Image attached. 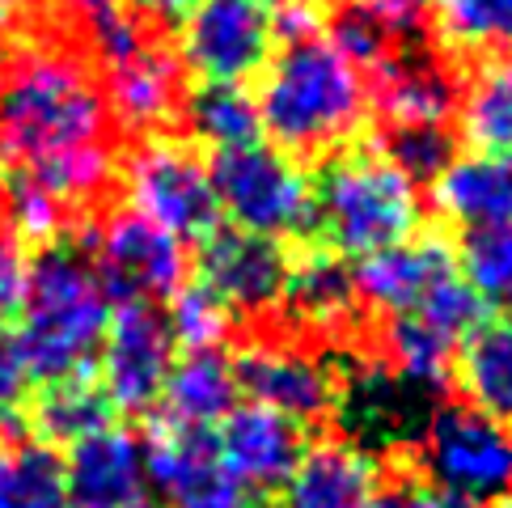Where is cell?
Masks as SVG:
<instances>
[{
  "label": "cell",
  "mask_w": 512,
  "mask_h": 508,
  "mask_svg": "<svg viewBox=\"0 0 512 508\" xmlns=\"http://www.w3.org/2000/svg\"><path fill=\"white\" fill-rule=\"evenodd\" d=\"M259 127L271 149L288 157H331L352 140L373 111L369 72H360L322 34L288 39L267 60L259 94Z\"/></svg>",
  "instance_id": "obj_1"
},
{
  "label": "cell",
  "mask_w": 512,
  "mask_h": 508,
  "mask_svg": "<svg viewBox=\"0 0 512 508\" xmlns=\"http://www.w3.org/2000/svg\"><path fill=\"white\" fill-rule=\"evenodd\" d=\"M17 314L22 322H17L13 339L30 381L56 386L72 377H94L115 310L81 238H60L34 250Z\"/></svg>",
  "instance_id": "obj_2"
},
{
  "label": "cell",
  "mask_w": 512,
  "mask_h": 508,
  "mask_svg": "<svg viewBox=\"0 0 512 508\" xmlns=\"http://www.w3.org/2000/svg\"><path fill=\"white\" fill-rule=\"evenodd\" d=\"M106 111L94 77L60 51H30L0 72V170H34L43 161L106 144Z\"/></svg>",
  "instance_id": "obj_3"
},
{
  "label": "cell",
  "mask_w": 512,
  "mask_h": 508,
  "mask_svg": "<svg viewBox=\"0 0 512 508\" xmlns=\"http://www.w3.org/2000/svg\"><path fill=\"white\" fill-rule=\"evenodd\" d=\"M314 187V246L335 250L339 259L369 254L407 242L419 229V191L398 166H390L373 144L322 157V170L309 178Z\"/></svg>",
  "instance_id": "obj_4"
},
{
  "label": "cell",
  "mask_w": 512,
  "mask_h": 508,
  "mask_svg": "<svg viewBox=\"0 0 512 508\" xmlns=\"http://www.w3.org/2000/svg\"><path fill=\"white\" fill-rule=\"evenodd\" d=\"M326 365L335 373L331 415L343 432L339 441L369 458H390L419 445L432 411L441 407V390L415 386L364 348H331Z\"/></svg>",
  "instance_id": "obj_5"
},
{
  "label": "cell",
  "mask_w": 512,
  "mask_h": 508,
  "mask_svg": "<svg viewBox=\"0 0 512 508\" xmlns=\"http://www.w3.org/2000/svg\"><path fill=\"white\" fill-rule=\"evenodd\" d=\"M419 475L436 492L466 508H491L512 500V424L474 411L470 403L441 398L424 437L415 445Z\"/></svg>",
  "instance_id": "obj_6"
},
{
  "label": "cell",
  "mask_w": 512,
  "mask_h": 508,
  "mask_svg": "<svg viewBox=\"0 0 512 508\" xmlns=\"http://www.w3.org/2000/svg\"><path fill=\"white\" fill-rule=\"evenodd\" d=\"M208 178L216 191V208L229 216L233 229L259 238H309L314 221V187L297 157L271 144H242V149L212 153Z\"/></svg>",
  "instance_id": "obj_7"
},
{
  "label": "cell",
  "mask_w": 512,
  "mask_h": 508,
  "mask_svg": "<svg viewBox=\"0 0 512 508\" xmlns=\"http://www.w3.org/2000/svg\"><path fill=\"white\" fill-rule=\"evenodd\" d=\"M123 187L140 216L170 229L178 242H204L221 229V208L208 178V161L191 144L149 136L123 161Z\"/></svg>",
  "instance_id": "obj_8"
},
{
  "label": "cell",
  "mask_w": 512,
  "mask_h": 508,
  "mask_svg": "<svg viewBox=\"0 0 512 508\" xmlns=\"http://www.w3.org/2000/svg\"><path fill=\"white\" fill-rule=\"evenodd\" d=\"M81 246L89 250V263L111 301L153 305L170 301L187 284V242H178L170 229L153 225L136 208L111 212L85 233Z\"/></svg>",
  "instance_id": "obj_9"
},
{
  "label": "cell",
  "mask_w": 512,
  "mask_h": 508,
  "mask_svg": "<svg viewBox=\"0 0 512 508\" xmlns=\"http://www.w3.org/2000/svg\"><path fill=\"white\" fill-rule=\"evenodd\" d=\"M276 39L271 0H199L178 26V64L199 81L242 85L267 68Z\"/></svg>",
  "instance_id": "obj_10"
},
{
  "label": "cell",
  "mask_w": 512,
  "mask_h": 508,
  "mask_svg": "<svg viewBox=\"0 0 512 508\" xmlns=\"http://www.w3.org/2000/svg\"><path fill=\"white\" fill-rule=\"evenodd\" d=\"M199 284L229 310V318L263 322L284 305L292 254L284 242L242 229H216L199 242Z\"/></svg>",
  "instance_id": "obj_11"
},
{
  "label": "cell",
  "mask_w": 512,
  "mask_h": 508,
  "mask_svg": "<svg viewBox=\"0 0 512 508\" xmlns=\"http://www.w3.org/2000/svg\"><path fill=\"white\" fill-rule=\"evenodd\" d=\"M174 365V335L166 314L153 305H123L111 318V331L102 339L94 381L111 398L115 415H140L161 403L166 377Z\"/></svg>",
  "instance_id": "obj_12"
},
{
  "label": "cell",
  "mask_w": 512,
  "mask_h": 508,
  "mask_svg": "<svg viewBox=\"0 0 512 508\" xmlns=\"http://www.w3.org/2000/svg\"><path fill=\"white\" fill-rule=\"evenodd\" d=\"M237 390L250 394V403L280 411L297 424H318L331 415L335 403V373L326 356L309 352L297 339H250L233 356Z\"/></svg>",
  "instance_id": "obj_13"
},
{
  "label": "cell",
  "mask_w": 512,
  "mask_h": 508,
  "mask_svg": "<svg viewBox=\"0 0 512 508\" xmlns=\"http://www.w3.org/2000/svg\"><path fill=\"white\" fill-rule=\"evenodd\" d=\"M280 310H288V326L301 339L314 335L331 348H364V335L373 331L356 293V271L326 246H309L292 259Z\"/></svg>",
  "instance_id": "obj_14"
},
{
  "label": "cell",
  "mask_w": 512,
  "mask_h": 508,
  "mask_svg": "<svg viewBox=\"0 0 512 508\" xmlns=\"http://www.w3.org/2000/svg\"><path fill=\"white\" fill-rule=\"evenodd\" d=\"M144 479L161 492L166 508H259L208 432L161 424L144 445Z\"/></svg>",
  "instance_id": "obj_15"
},
{
  "label": "cell",
  "mask_w": 512,
  "mask_h": 508,
  "mask_svg": "<svg viewBox=\"0 0 512 508\" xmlns=\"http://www.w3.org/2000/svg\"><path fill=\"white\" fill-rule=\"evenodd\" d=\"M462 81L466 72L428 39L373 72V106L381 123H453Z\"/></svg>",
  "instance_id": "obj_16"
},
{
  "label": "cell",
  "mask_w": 512,
  "mask_h": 508,
  "mask_svg": "<svg viewBox=\"0 0 512 508\" xmlns=\"http://www.w3.org/2000/svg\"><path fill=\"white\" fill-rule=\"evenodd\" d=\"M352 271H356V293L364 301V310L390 318V314L415 310L432 288L453 280L457 254L445 233L424 229V233H411L407 242L360 259V267H352Z\"/></svg>",
  "instance_id": "obj_17"
},
{
  "label": "cell",
  "mask_w": 512,
  "mask_h": 508,
  "mask_svg": "<svg viewBox=\"0 0 512 508\" xmlns=\"http://www.w3.org/2000/svg\"><path fill=\"white\" fill-rule=\"evenodd\" d=\"M212 441H216V453L225 458V466L250 492H276V487H284L309 449L305 424L288 420L280 411H267L259 403L233 407L216 424Z\"/></svg>",
  "instance_id": "obj_18"
},
{
  "label": "cell",
  "mask_w": 512,
  "mask_h": 508,
  "mask_svg": "<svg viewBox=\"0 0 512 508\" xmlns=\"http://www.w3.org/2000/svg\"><path fill=\"white\" fill-rule=\"evenodd\" d=\"M64 479L72 508H127L144 500V445L123 428H102L68 445Z\"/></svg>",
  "instance_id": "obj_19"
},
{
  "label": "cell",
  "mask_w": 512,
  "mask_h": 508,
  "mask_svg": "<svg viewBox=\"0 0 512 508\" xmlns=\"http://www.w3.org/2000/svg\"><path fill=\"white\" fill-rule=\"evenodd\" d=\"M432 204L449 225L479 233L512 225V153L453 157L432 183Z\"/></svg>",
  "instance_id": "obj_20"
},
{
  "label": "cell",
  "mask_w": 512,
  "mask_h": 508,
  "mask_svg": "<svg viewBox=\"0 0 512 508\" xmlns=\"http://www.w3.org/2000/svg\"><path fill=\"white\" fill-rule=\"evenodd\" d=\"M102 98H106V111L123 127L157 136L182 106V64L174 51L149 43L132 60L111 68Z\"/></svg>",
  "instance_id": "obj_21"
},
{
  "label": "cell",
  "mask_w": 512,
  "mask_h": 508,
  "mask_svg": "<svg viewBox=\"0 0 512 508\" xmlns=\"http://www.w3.org/2000/svg\"><path fill=\"white\" fill-rule=\"evenodd\" d=\"M381 483V462L347 441H318L284 483L280 508H369Z\"/></svg>",
  "instance_id": "obj_22"
},
{
  "label": "cell",
  "mask_w": 512,
  "mask_h": 508,
  "mask_svg": "<svg viewBox=\"0 0 512 508\" xmlns=\"http://www.w3.org/2000/svg\"><path fill=\"white\" fill-rule=\"evenodd\" d=\"M237 394L242 390H237L233 356H225L221 348H195L170 365L166 390H161V411L174 428L208 432L237 407Z\"/></svg>",
  "instance_id": "obj_23"
},
{
  "label": "cell",
  "mask_w": 512,
  "mask_h": 508,
  "mask_svg": "<svg viewBox=\"0 0 512 508\" xmlns=\"http://www.w3.org/2000/svg\"><path fill=\"white\" fill-rule=\"evenodd\" d=\"M453 381L462 403L512 424V318H483L457 343Z\"/></svg>",
  "instance_id": "obj_24"
},
{
  "label": "cell",
  "mask_w": 512,
  "mask_h": 508,
  "mask_svg": "<svg viewBox=\"0 0 512 508\" xmlns=\"http://www.w3.org/2000/svg\"><path fill=\"white\" fill-rule=\"evenodd\" d=\"M457 123L479 153H512V51L479 60L462 81Z\"/></svg>",
  "instance_id": "obj_25"
},
{
  "label": "cell",
  "mask_w": 512,
  "mask_h": 508,
  "mask_svg": "<svg viewBox=\"0 0 512 508\" xmlns=\"http://www.w3.org/2000/svg\"><path fill=\"white\" fill-rule=\"evenodd\" d=\"M178 115H182V123H187V136L195 144H208L212 153L242 149V144H254L263 136L254 98L242 85L199 81L191 94H182Z\"/></svg>",
  "instance_id": "obj_26"
},
{
  "label": "cell",
  "mask_w": 512,
  "mask_h": 508,
  "mask_svg": "<svg viewBox=\"0 0 512 508\" xmlns=\"http://www.w3.org/2000/svg\"><path fill=\"white\" fill-rule=\"evenodd\" d=\"M111 420H115V407L94 377H72V381H56V386H43V394L30 407L34 441H43L51 449L94 437V432L111 428Z\"/></svg>",
  "instance_id": "obj_27"
},
{
  "label": "cell",
  "mask_w": 512,
  "mask_h": 508,
  "mask_svg": "<svg viewBox=\"0 0 512 508\" xmlns=\"http://www.w3.org/2000/svg\"><path fill=\"white\" fill-rule=\"evenodd\" d=\"M0 508H72L60 453L34 437L0 445Z\"/></svg>",
  "instance_id": "obj_28"
},
{
  "label": "cell",
  "mask_w": 512,
  "mask_h": 508,
  "mask_svg": "<svg viewBox=\"0 0 512 508\" xmlns=\"http://www.w3.org/2000/svg\"><path fill=\"white\" fill-rule=\"evenodd\" d=\"M436 47L453 60L504 56L512 51V0H441Z\"/></svg>",
  "instance_id": "obj_29"
},
{
  "label": "cell",
  "mask_w": 512,
  "mask_h": 508,
  "mask_svg": "<svg viewBox=\"0 0 512 508\" xmlns=\"http://www.w3.org/2000/svg\"><path fill=\"white\" fill-rule=\"evenodd\" d=\"M373 149L419 187L445 174V166L462 149V136L453 123H381Z\"/></svg>",
  "instance_id": "obj_30"
},
{
  "label": "cell",
  "mask_w": 512,
  "mask_h": 508,
  "mask_svg": "<svg viewBox=\"0 0 512 508\" xmlns=\"http://www.w3.org/2000/svg\"><path fill=\"white\" fill-rule=\"evenodd\" d=\"M64 9L72 13V22L81 26L89 51H94L106 68L132 60L136 51L153 43L149 34H144V22L127 9V0H64Z\"/></svg>",
  "instance_id": "obj_31"
},
{
  "label": "cell",
  "mask_w": 512,
  "mask_h": 508,
  "mask_svg": "<svg viewBox=\"0 0 512 508\" xmlns=\"http://www.w3.org/2000/svg\"><path fill=\"white\" fill-rule=\"evenodd\" d=\"M0 208H5V221H9V238L13 242H30V246L60 242L68 208L47 187L34 183L30 174H22V170H0Z\"/></svg>",
  "instance_id": "obj_32"
},
{
  "label": "cell",
  "mask_w": 512,
  "mask_h": 508,
  "mask_svg": "<svg viewBox=\"0 0 512 508\" xmlns=\"http://www.w3.org/2000/svg\"><path fill=\"white\" fill-rule=\"evenodd\" d=\"M462 280L491 310H512V225L466 233L457 250Z\"/></svg>",
  "instance_id": "obj_33"
},
{
  "label": "cell",
  "mask_w": 512,
  "mask_h": 508,
  "mask_svg": "<svg viewBox=\"0 0 512 508\" xmlns=\"http://www.w3.org/2000/svg\"><path fill=\"white\" fill-rule=\"evenodd\" d=\"M229 310L216 301L204 284H182L178 293L166 301V326L174 343H182L187 352L195 348H221V339L229 335Z\"/></svg>",
  "instance_id": "obj_34"
},
{
  "label": "cell",
  "mask_w": 512,
  "mask_h": 508,
  "mask_svg": "<svg viewBox=\"0 0 512 508\" xmlns=\"http://www.w3.org/2000/svg\"><path fill=\"white\" fill-rule=\"evenodd\" d=\"M369 508H466V504L445 496V492H436L419 470L398 462L390 470H381V483H377Z\"/></svg>",
  "instance_id": "obj_35"
},
{
  "label": "cell",
  "mask_w": 512,
  "mask_h": 508,
  "mask_svg": "<svg viewBox=\"0 0 512 508\" xmlns=\"http://www.w3.org/2000/svg\"><path fill=\"white\" fill-rule=\"evenodd\" d=\"M26 390H30V377L22 365V352H17L13 331L0 322V437H9V432L22 424Z\"/></svg>",
  "instance_id": "obj_36"
},
{
  "label": "cell",
  "mask_w": 512,
  "mask_h": 508,
  "mask_svg": "<svg viewBox=\"0 0 512 508\" xmlns=\"http://www.w3.org/2000/svg\"><path fill=\"white\" fill-rule=\"evenodd\" d=\"M26 276H30V259L9 233H0V322L22 310Z\"/></svg>",
  "instance_id": "obj_37"
},
{
  "label": "cell",
  "mask_w": 512,
  "mask_h": 508,
  "mask_svg": "<svg viewBox=\"0 0 512 508\" xmlns=\"http://www.w3.org/2000/svg\"><path fill=\"white\" fill-rule=\"evenodd\" d=\"M127 5L136 9V17H153V22L170 26V22H182L199 0H127Z\"/></svg>",
  "instance_id": "obj_38"
},
{
  "label": "cell",
  "mask_w": 512,
  "mask_h": 508,
  "mask_svg": "<svg viewBox=\"0 0 512 508\" xmlns=\"http://www.w3.org/2000/svg\"><path fill=\"white\" fill-rule=\"evenodd\" d=\"M22 9V0H0V17H9V13H17Z\"/></svg>",
  "instance_id": "obj_39"
},
{
  "label": "cell",
  "mask_w": 512,
  "mask_h": 508,
  "mask_svg": "<svg viewBox=\"0 0 512 508\" xmlns=\"http://www.w3.org/2000/svg\"><path fill=\"white\" fill-rule=\"evenodd\" d=\"M127 508H157V504H149V500H136V504H127Z\"/></svg>",
  "instance_id": "obj_40"
},
{
  "label": "cell",
  "mask_w": 512,
  "mask_h": 508,
  "mask_svg": "<svg viewBox=\"0 0 512 508\" xmlns=\"http://www.w3.org/2000/svg\"><path fill=\"white\" fill-rule=\"evenodd\" d=\"M491 508H512V500H500V504H491Z\"/></svg>",
  "instance_id": "obj_41"
},
{
  "label": "cell",
  "mask_w": 512,
  "mask_h": 508,
  "mask_svg": "<svg viewBox=\"0 0 512 508\" xmlns=\"http://www.w3.org/2000/svg\"><path fill=\"white\" fill-rule=\"evenodd\" d=\"M0 64H5V43H0Z\"/></svg>",
  "instance_id": "obj_42"
},
{
  "label": "cell",
  "mask_w": 512,
  "mask_h": 508,
  "mask_svg": "<svg viewBox=\"0 0 512 508\" xmlns=\"http://www.w3.org/2000/svg\"><path fill=\"white\" fill-rule=\"evenodd\" d=\"M271 5H276V0H271ZM280 5H284V0H280Z\"/></svg>",
  "instance_id": "obj_43"
}]
</instances>
